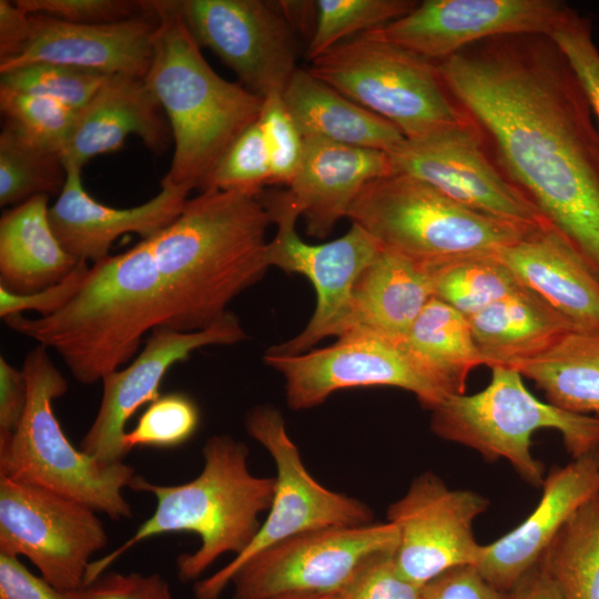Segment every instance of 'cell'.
<instances>
[{
	"instance_id": "obj_7",
	"label": "cell",
	"mask_w": 599,
	"mask_h": 599,
	"mask_svg": "<svg viewBox=\"0 0 599 599\" xmlns=\"http://www.w3.org/2000/svg\"><path fill=\"white\" fill-rule=\"evenodd\" d=\"M430 427L440 438L467 446L489 461L507 460L536 488L545 480V466L531 451L537 430L559 432L573 459L599 449V417L539 400L522 375L507 366L491 367V379L483 390L445 398L432 409Z\"/></svg>"
},
{
	"instance_id": "obj_30",
	"label": "cell",
	"mask_w": 599,
	"mask_h": 599,
	"mask_svg": "<svg viewBox=\"0 0 599 599\" xmlns=\"http://www.w3.org/2000/svg\"><path fill=\"white\" fill-rule=\"evenodd\" d=\"M402 345L416 368L447 398L465 394L470 372L483 365L468 318L433 297Z\"/></svg>"
},
{
	"instance_id": "obj_3",
	"label": "cell",
	"mask_w": 599,
	"mask_h": 599,
	"mask_svg": "<svg viewBox=\"0 0 599 599\" xmlns=\"http://www.w3.org/2000/svg\"><path fill=\"white\" fill-rule=\"evenodd\" d=\"M169 319L148 240L92 264L75 294L53 314L3 318L11 329L54 349L73 378L85 385L132 361L144 335Z\"/></svg>"
},
{
	"instance_id": "obj_26",
	"label": "cell",
	"mask_w": 599,
	"mask_h": 599,
	"mask_svg": "<svg viewBox=\"0 0 599 599\" xmlns=\"http://www.w3.org/2000/svg\"><path fill=\"white\" fill-rule=\"evenodd\" d=\"M434 297L429 266L382 248L357 278L332 335H370L402 341Z\"/></svg>"
},
{
	"instance_id": "obj_45",
	"label": "cell",
	"mask_w": 599,
	"mask_h": 599,
	"mask_svg": "<svg viewBox=\"0 0 599 599\" xmlns=\"http://www.w3.org/2000/svg\"><path fill=\"white\" fill-rule=\"evenodd\" d=\"M85 262H80L74 271L58 284L32 294L20 295L0 287V316L34 311L40 316H48L64 306L81 286L89 270Z\"/></svg>"
},
{
	"instance_id": "obj_23",
	"label": "cell",
	"mask_w": 599,
	"mask_h": 599,
	"mask_svg": "<svg viewBox=\"0 0 599 599\" xmlns=\"http://www.w3.org/2000/svg\"><path fill=\"white\" fill-rule=\"evenodd\" d=\"M394 173L386 152L304 138V154L287 192L309 236L325 238L370 181Z\"/></svg>"
},
{
	"instance_id": "obj_35",
	"label": "cell",
	"mask_w": 599,
	"mask_h": 599,
	"mask_svg": "<svg viewBox=\"0 0 599 599\" xmlns=\"http://www.w3.org/2000/svg\"><path fill=\"white\" fill-rule=\"evenodd\" d=\"M418 4L414 0H318L314 31L306 49L311 62L341 42L397 20Z\"/></svg>"
},
{
	"instance_id": "obj_38",
	"label": "cell",
	"mask_w": 599,
	"mask_h": 599,
	"mask_svg": "<svg viewBox=\"0 0 599 599\" xmlns=\"http://www.w3.org/2000/svg\"><path fill=\"white\" fill-rule=\"evenodd\" d=\"M200 424V410L184 393L160 395L140 416L135 427L126 432L123 445L134 447H176L187 441Z\"/></svg>"
},
{
	"instance_id": "obj_20",
	"label": "cell",
	"mask_w": 599,
	"mask_h": 599,
	"mask_svg": "<svg viewBox=\"0 0 599 599\" xmlns=\"http://www.w3.org/2000/svg\"><path fill=\"white\" fill-rule=\"evenodd\" d=\"M32 35L24 51L0 63V73L35 62H51L103 73L144 79L152 61L158 17L150 11L109 24H77L29 13Z\"/></svg>"
},
{
	"instance_id": "obj_43",
	"label": "cell",
	"mask_w": 599,
	"mask_h": 599,
	"mask_svg": "<svg viewBox=\"0 0 599 599\" xmlns=\"http://www.w3.org/2000/svg\"><path fill=\"white\" fill-rule=\"evenodd\" d=\"M27 13H43L77 24H109L130 20L150 11L141 0H14Z\"/></svg>"
},
{
	"instance_id": "obj_40",
	"label": "cell",
	"mask_w": 599,
	"mask_h": 599,
	"mask_svg": "<svg viewBox=\"0 0 599 599\" xmlns=\"http://www.w3.org/2000/svg\"><path fill=\"white\" fill-rule=\"evenodd\" d=\"M257 122L268 152L272 184L290 185L303 159L304 138L282 93H272L264 98Z\"/></svg>"
},
{
	"instance_id": "obj_14",
	"label": "cell",
	"mask_w": 599,
	"mask_h": 599,
	"mask_svg": "<svg viewBox=\"0 0 599 599\" xmlns=\"http://www.w3.org/2000/svg\"><path fill=\"white\" fill-rule=\"evenodd\" d=\"M200 47L209 48L251 92L283 93L296 65L294 27L281 2L169 0Z\"/></svg>"
},
{
	"instance_id": "obj_18",
	"label": "cell",
	"mask_w": 599,
	"mask_h": 599,
	"mask_svg": "<svg viewBox=\"0 0 599 599\" xmlns=\"http://www.w3.org/2000/svg\"><path fill=\"white\" fill-rule=\"evenodd\" d=\"M245 338L246 333L232 312L212 326L196 332L155 327L126 367L101 380L103 392L99 410L80 441V450L104 464L121 463L128 454L123 445L126 422L142 405L160 396L159 388L167 370L187 361L199 348L234 345Z\"/></svg>"
},
{
	"instance_id": "obj_27",
	"label": "cell",
	"mask_w": 599,
	"mask_h": 599,
	"mask_svg": "<svg viewBox=\"0 0 599 599\" xmlns=\"http://www.w3.org/2000/svg\"><path fill=\"white\" fill-rule=\"evenodd\" d=\"M467 318L483 365L490 368L532 359L576 331L527 286Z\"/></svg>"
},
{
	"instance_id": "obj_37",
	"label": "cell",
	"mask_w": 599,
	"mask_h": 599,
	"mask_svg": "<svg viewBox=\"0 0 599 599\" xmlns=\"http://www.w3.org/2000/svg\"><path fill=\"white\" fill-rule=\"evenodd\" d=\"M0 110L4 122L61 155L80 112L50 98L1 87Z\"/></svg>"
},
{
	"instance_id": "obj_6",
	"label": "cell",
	"mask_w": 599,
	"mask_h": 599,
	"mask_svg": "<svg viewBox=\"0 0 599 599\" xmlns=\"http://www.w3.org/2000/svg\"><path fill=\"white\" fill-rule=\"evenodd\" d=\"M39 344L26 356L28 405L17 430L0 438V476L69 497L114 520L132 516L123 489L135 474L124 464H104L77 449L63 433L52 402L68 392V382Z\"/></svg>"
},
{
	"instance_id": "obj_33",
	"label": "cell",
	"mask_w": 599,
	"mask_h": 599,
	"mask_svg": "<svg viewBox=\"0 0 599 599\" xmlns=\"http://www.w3.org/2000/svg\"><path fill=\"white\" fill-rule=\"evenodd\" d=\"M61 153L27 138L8 122L0 133V205L17 206L34 196H59L67 181Z\"/></svg>"
},
{
	"instance_id": "obj_41",
	"label": "cell",
	"mask_w": 599,
	"mask_h": 599,
	"mask_svg": "<svg viewBox=\"0 0 599 599\" xmlns=\"http://www.w3.org/2000/svg\"><path fill=\"white\" fill-rule=\"evenodd\" d=\"M549 37L576 73L599 124V50L590 19L567 4Z\"/></svg>"
},
{
	"instance_id": "obj_2",
	"label": "cell",
	"mask_w": 599,
	"mask_h": 599,
	"mask_svg": "<svg viewBox=\"0 0 599 599\" xmlns=\"http://www.w3.org/2000/svg\"><path fill=\"white\" fill-rule=\"evenodd\" d=\"M271 223L257 196L205 190L148 238L170 306L166 327L191 333L223 318L230 303L271 267Z\"/></svg>"
},
{
	"instance_id": "obj_13",
	"label": "cell",
	"mask_w": 599,
	"mask_h": 599,
	"mask_svg": "<svg viewBox=\"0 0 599 599\" xmlns=\"http://www.w3.org/2000/svg\"><path fill=\"white\" fill-rule=\"evenodd\" d=\"M386 153L394 173L415 176L477 213L528 231L550 224L504 174L469 116L428 136L404 139Z\"/></svg>"
},
{
	"instance_id": "obj_16",
	"label": "cell",
	"mask_w": 599,
	"mask_h": 599,
	"mask_svg": "<svg viewBox=\"0 0 599 599\" xmlns=\"http://www.w3.org/2000/svg\"><path fill=\"white\" fill-rule=\"evenodd\" d=\"M488 506L484 496L450 489L433 473L415 478L387 510V521L398 531L395 559L403 576L423 587L451 568L476 566L483 545L473 524Z\"/></svg>"
},
{
	"instance_id": "obj_21",
	"label": "cell",
	"mask_w": 599,
	"mask_h": 599,
	"mask_svg": "<svg viewBox=\"0 0 599 599\" xmlns=\"http://www.w3.org/2000/svg\"><path fill=\"white\" fill-rule=\"evenodd\" d=\"M541 488L537 507L519 526L481 547L475 567L502 591L514 589L567 521L599 493V449L552 468Z\"/></svg>"
},
{
	"instance_id": "obj_12",
	"label": "cell",
	"mask_w": 599,
	"mask_h": 599,
	"mask_svg": "<svg viewBox=\"0 0 599 599\" xmlns=\"http://www.w3.org/2000/svg\"><path fill=\"white\" fill-rule=\"evenodd\" d=\"M276 233L267 245L270 266L307 277L316 293V306L306 326L291 339L270 347L265 354L286 356L308 352L329 337L344 314L353 287L362 272L377 257L382 247L364 229L353 224L341 237L308 244L296 233L301 216L286 191L262 192Z\"/></svg>"
},
{
	"instance_id": "obj_44",
	"label": "cell",
	"mask_w": 599,
	"mask_h": 599,
	"mask_svg": "<svg viewBox=\"0 0 599 599\" xmlns=\"http://www.w3.org/2000/svg\"><path fill=\"white\" fill-rule=\"evenodd\" d=\"M67 592L70 599H172L169 583L158 573H101Z\"/></svg>"
},
{
	"instance_id": "obj_50",
	"label": "cell",
	"mask_w": 599,
	"mask_h": 599,
	"mask_svg": "<svg viewBox=\"0 0 599 599\" xmlns=\"http://www.w3.org/2000/svg\"><path fill=\"white\" fill-rule=\"evenodd\" d=\"M509 599H562V597L551 577L537 564L509 591Z\"/></svg>"
},
{
	"instance_id": "obj_1",
	"label": "cell",
	"mask_w": 599,
	"mask_h": 599,
	"mask_svg": "<svg viewBox=\"0 0 599 599\" xmlns=\"http://www.w3.org/2000/svg\"><path fill=\"white\" fill-rule=\"evenodd\" d=\"M436 64L504 174L599 274V131L557 44L496 37Z\"/></svg>"
},
{
	"instance_id": "obj_29",
	"label": "cell",
	"mask_w": 599,
	"mask_h": 599,
	"mask_svg": "<svg viewBox=\"0 0 599 599\" xmlns=\"http://www.w3.org/2000/svg\"><path fill=\"white\" fill-rule=\"evenodd\" d=\"M282 95L303 138L384 152L405 139L394 124L352 101L308 70L298 68Z\"/></svg>"
},
{
	"instance_id": "obj_39",
	"label": "cell",
	"mask_w": 599,
	"mask_h": 599,
	"mask_svg": "<svg viewBox=\"0 0 599 599\" xmlns=\"http://www.w3.org/2000/svg\"><path fill=\"white\" fill-rule=\"evenodd\" d=\"M267 184H272L270 158L260 124L255 122L225 152L201 191H235L257 196Z\"/></svg>"
},
{
	"instance_id": "obj_17",
	"label": "cell",
	"mask_w": 599,
	"mask_h": 599,
	"mask_svg": "<svg viewBox=\"0 0 599 599\" xmlns=\"http://www.w3.org/2000/svg\"><path fill=\"white\" fill-rule=\"evenodd\" d=\"M263 359L283 376L287 405L295 410L313 408L333 393L355 387L402 388L430 410L445 399L412 363L400 341L345 336L327 347L286 356L264 354Z\"/></svg>"
},
{
	"instance_id": "obj_8",
	"label": "cell",
	"mask_w": 599,
	"mask_h": 599,
	"mask_svg": "<svg viewBox=\"0 0 599 599\" xmlns=\"http://www.w3.org/2000/svg\"><path fill=\"white\" fill-rule=\"evenodd\" d=\"M347 219L382 248L428 266L496 254L530 232L477 213L404 173L368 182Z\"/></svg>"
},
{
	"instance_id": "obj_19",
	"label": "cell",
	"mask_w": 599,
	"mask_h": 599,
	"mask_svg": "<svg viewBox=\"0 0 599 599\" xmlns=\"http://www.w3.org/2000/svg\"><path fill=\"white\" fill-rule=\"evenodd\" d=\"M566 6L557 0H425L406 16L373 31L439 62L490 38L549 35Z\"/></svg>"
},
{
	"instance_id": "obj_4",
	"label": "cell",
	"mask_w": 599,
	"mask_h": 599,
	"mask_svg": "<svg viewBox=\"0 0 599 599\" xmlns=\"http://www.w3.org/2000/svg\"><path fill=\"white\" fill-rule=\"evenodd\" d=\"M158 17L144 82L169 121L174 152L161 182L202 190L225 152L258 121L264 98L220 77L169 0Z\"/></svg>"
},
{
	"instance_id": "obj_31",
	"label": "cell",
	"mask_w": 599,
	"mask_h": 599,
	"mask_svg": "<svg viewBox=\"0 0 599 599\" xmlns=\"http://www.w3.org/2000/svg\"><path fill=\"white\" fill-rule=\"evenodd\" d=\"M509 367L531 379L548 403L599 417V333L572 331L544 354Z\"/></svg>"
},
{
	"instance_id": "obj_28",
	"label": "cell",
	"mask_w": 599,
	"mask_h": 599,
	"mask_svg": "<svg viewBox=\"0 0 599 599\" xmlns=\"http://www.w3.org/2000/svg\"><path fill=\"white\" fill-rule=\"evenodd\" d=\"M48 195L6 210L0 219V287L27 295L68 277L80 262L60 244L49 221Z\"/></svg>"
},
{
	"instance_id": "obj_32",
	"label": "cell",
	"mask_w": 599,
	"mask_h": 599,
	"mask_svg": "<svg viewBox=\"0 0 599 599\" xmlns=\"http://www.w3.org/2000/svg\"><path fill=\"white\" fill-rule=\"evenodd\" d=\"M538 564L562 599H599V493L567 521Z\"/></svg>"
},
{
	"instance_id": "obj_49",
	"label": "cell",
	"mask_w": 599,
	"mask_h": 599,
	"mask_svg": "<svg viewBox=\"0 0 599 599\" xmlns=\"http://www.w3.org/2000/svg\"><path fill=\"white\" fill-rule=\"evenodd\" d=\"M30 14L14 1L0 0V63L19 57L30 42Z\"/></svg>"
},
{
	"instance_id": "obj_22",
	"label": "cell",
	"mask_w": 599,
	"mask_h": 599,
	"mask_svg": "<svg viewBox=\"0 0 599 599\" xmlns=\"http://www.w3.org/2000/svg\"><path fill=\"white\" fill-rule=\"evenodd\" d=\"M67 181L49 207L51 227L63 248L78 262L92 264L110 256L112 244L135 233L148 240L183 211L191 192L161 182V191L143 204L116 209L98 202L82 185L81 170L67 169Z\"/></svg>"
},
{
	"instance_id": "obj_48",
	"label": "cell",
	"mask_w": 599,
	"mask_h": 599,
	"mask_svg": "<svg viewBox=\"0 0 599 599\" xmlns=\"http://www.w3.org/2000/svg\"><path fill=\"white\" fill-rule=\"evenodd\" d=\"M28 382L24 372L0 357V438L19 427L28 405Z\"/></svg>"
},
{
	"instance_id": "obj_9",
	"label": "cell",
	"mask_w": 599,
	"mask_h": 599,
	"mask_svg": "<svg viewBox=\"0 0 599 599\" xmlns=\"http://www.w3.org/2000/svg\"><path fill=\"white\" fill-rule=\"evenodd\" d=\"M307 69L352 101L417 140L468 119L453 99L436 62L389 42L373 30L345 40Z\"/></svg>"
},
{
	"instance_id": "obj_47",
	"label": "cell",
	"mask_w": 599,
	"mask_h": 599,
	"mask_svg": "<svg viewBox=\"0 0 599 599\" xmlns=\"http://www.w3.org/2000/svg\"><path fill=\"white\" fill-rule=\"evenodd\" d=\"M0 599H70L44 578L30 572L19 557L0 554Z\"/></svg>"
},
{
	"instance_id": "obj_25",
	"label": "cell",
	"mask_w": 599,
	"mask_h": 599,
	"mask_svg": "<svg viewBox=\"0 0 599 599\" xmlns=\"http://www.w3.org/2000/svg\"><path fill=\"white\" fill-rule=\"evenodd\" d=\"M131 134L156 155L173 143L165 113L144 79L111 75L79 112L62 152L65 169L82 171L92 158L121 148Z\"/></svg>"
},
{
	"instance_id": "obj_51",
	"label": "cell",
	"mask_w": 599,
	"mask_h": 599,
	"mask_svg": "<svg viewBox=\"0 0 599 599\" xmlns=\"http://www.w3.org/2000/svg\"><path fill=\"white\" fill-rule=\"evenodd\" d=\"M270 599H335L332 592H292Z\"/></svg>"
},
{
	"instance_id": "obj_24",
	"label": "cell",
	"mask_w": 599,
	"mask_h": 599,
	"mask_svg": "<svg viewBox=\"0 0 599 599\" xmlns=\"http://www.w3.org/2000/svg\"><path fill=\"white\" fill-rule=\"evenodd\" d=\"M496 256L576 331L599 333V274L551 224L499 248Z\"/></svg>"
},
{
	"instance_id": "obj_15",
	"label": "cell",
	"mask_w": 599,
	"mask_h": 599,
	"mask_svg": "<svg viewBox=\"0 0 599 599\" xmlns=\"http://www.w3.org/2000/svg\"><path fill=\"white\" fill-rule=\"evenodd\" d=\"M394 524L314 529L256 554L234 575L233 599H270L292 592H332L369 555L396 548Z\"/></svg>"
},
{
	"instance_id": "obj_5",
	"label": "cell",
	"mask_w": 599,
	"mask_h": 599,
	"mask_svg": "<svg viewBox=\"0 0 599 599\" xmlns=\"http://www.w3.org/2000/svg\"><path fill=\"white\" fill-rule=\"evenodd\" d=\"M203 457L201 474L182 485L163 486L134 477L130 488L153 494L155 510L131 538L91 562L85 583L134 545L162 534L192 532L201 540L195 551L176 559L182 581L197 579L224 554L236 556L248 546L261 527V514L271 507L275 477L254 476L248 468L247 447L227 435L209 438Z\"/></svg>"
},
{
	"instance_id": "obj_10",
	"label": "cell",
	"mask_w": 599,
	"mask_h": 599,
	"mask_svg": "<svg viewBox=\"0 0 599 599\" xmlns=\"http://www.w3.org/2000/svg\"><path fill=\"white\" fill-rule=\"evenodd\" d=\"M245 427L274 459L276 485L273 500L248 546L219 571L196 582L195 599H217L246 561L284 539L314 529L365 525L373 519L368 506L327 489L308 473L276 408H252L245 418Z\"/></svg>"
},
{
	"instance_id": "obj_34",
	"label": "cell",
	"mask_w": 599,
	"mask_h": 599,
	"mask_svg": "<svg viewBox=\"0 0 599 599\" xmlns=\"http://www.w3.org/2000/svg\"><path fill=\"white\" fill-rule=\"evenodd\" d=\"M429 267L434 297L466 317L525 287L496 254L460 257Z\"/></svg>"
},
{
	"instance_id": "obj_46",
	"label": "cell",
	"mask_w": 599,
	"mask_h": 599,
	"mask_svg": "<svg viewBox=\"0 0 599 599\" xmlns=\"http://www.w3.org/2000/svg\"><path fill=\"white\" fill-rule=\"evenodd\" d=\"M422 599H509V592L488 582L475 566H459L423 586Z\"/></svg>"
},
{
	"instance_id": "obj_11",
	"label": "cell",
	"mask_w": 599,
	"mask_h": 599,
	"mask_svg": "<svg viewBox=\"0 0 599 599\" xmlns=\"http://www.w3.org/2000/svg\"><path fill=\"white\" fill-rule=\"evenodd\" d=\"M106 542L91 507L0 476V554L27 557L57 589L82 587L91 557Z\"/></svg>"
},
{
	"instance_id": "obj_42",
	"label": "cell",
	"mask_w": 599,
	"mask_h": 599,
	"mask_svg": "<svg viewBox=\"0 0 599 599\" xmlns=\"http://www.w3.org/2000/svg\"><path fill=\"white\" fill-rule=\"evenodd\" d=\"M395 549L376 551L366 557L335 591V599H422L423 587L399 571Z\"/></svg>"
},
{
	"instance_id": "obj_36",
	"label": "cell",
	"mask_w": 599,
	"mask_h": 599,
	"mask_svg": "<svg viewBox=\"0 0 599 599\" xmlns=\"http://www.w3.org/2000/svg\"><path fill=\"white\" fill-rule=\"evenodd\" d=\"M109 75L51 62H35L0 73V87L57 100L82 110Z\"/></svg>"
}]
</instances>
